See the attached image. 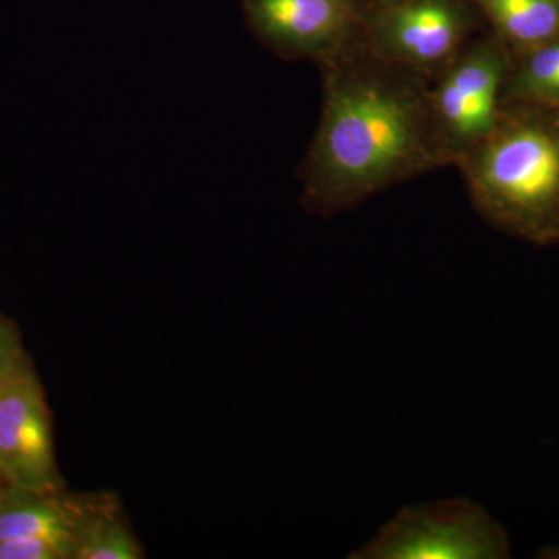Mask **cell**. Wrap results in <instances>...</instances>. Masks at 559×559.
I'll return each mask as SVG.
<instances>
[{
  "mask_svg": "<svg viewBox=\"0 0 559 559\" xmlns=\"http://www.w3.org/2000/svg\"><path fill=\"white\" fill-rule=\"evenodd\" d=\"M246 24L283 60L320 64L362 40V0H242Z\"/></svg>",
  "mask_w": 559,
  "mask_h": 559,
  "instance_id": "cell-6",
  "label": "cell"
},
{
  "mask_svg": "<svg viewBox=\"0 0 559 559\" xmlns=\"http://www.w3.org/2000/svg\"><path fill=\"white\" fill-rule=\"evenodd\" d=\"M455 167L495 229L536 246L559 242V109L500 105L487 135Z\"/></svg>",
  "mask_w": 559,
  "mask_h": 559,
  "instance_id": "cell-2",
  "label": "cell"
},
{
  "mask_svg": "<svg viewBox=\"0 0 559 559\" xmlns=\"http://www.w3.org/2000/svg\"><path fill=\"white\" fill-rule=\"evenodd\" d=\"M510 61L559 39V0H471Z\"/></svg>",
  "mask_w": 559,
  "mask_h": 559,
  "instance_id": "cell-9",
  "label": "cell"
},
{
  "mask_svg": "<svg viewBox=\"0 0 559 559\" xmlns=\"http://www.w3.org/2000/svg\"><path fill=\"white\" fill-rule=\"evenodd\" d=\"M2 484V481H0ZM7 491L2 488V485H0V506H2L3 499H5Z\"/></svg>",
  "mask_w": 559,
  "mask_h": 559,
  "instance_id": "cell-15",
  "label": "cell"
},
{
  "mask_svg": "<svg viewBox=\"0 0 559 559\" xmlns=\"http://www.w3.org/2000/svg\"><path fill=\"white\" fill-rule=\"evenodd\" d=\"M510 57L495 33L474 36L430 86V108L452 167L498 120Z\"/></svg>",
  "mask_w": 559,
  "mask_h": 559,
  "instance_id": "cell-5",
  "label": "cell"
},
{
  "mask_svg": "<svg viewBox=\"0 0 559 559\" xmlns=\"http://www.w3.org/2000/svg\"><path fill=\"white\" fill-rule=\"evenodd\" d=\"M366 7L382 5V3L395 2V0H362Z\"/></svg>",
  "mask_w": 559,
  "mask_h": 559,
  "instance_id": "cell-14",
  "label": "cell"
},
{
  "mask_svg": "<svg viewBox=\"0 0 559 559\" xmlns=\"http://www.w3.org/2000/svg\"><path fill=\"white\" fill-rule=\"evenodd\" d=\"M142 547L109 495L83 525L75 559H140Z\"/></svg>",
  "mask_w": 559,
  "mask_h": 559,
  "instance_id": "cell-11",
  "label": "cell"
},
{
  "mask_svg": "<svg viewBox=\"0 0 559 559\" xmlns=\"http://www.w3.org/2000/svg\"><path fill=\"white\" fill-rule=\"evenodd\" d=\"M0 471L10 488L60 489L49 409L24 359L0 374Z\"/></svg>",
  "mask_w": 559,
  "mask_h": 559,
  "instance_id": "cell-7",
  "label": "cell"
},
{
  "mask_svg": "<svg viewBox=\"0 0 559 559\" xmlns=\"http://www.w3.org/2000/svg\"><path fill=\"white\" fill-rule=\"evenodd\" d=\"M477 14L471 0H395L367 7L362 40L380 60L433 81L476 36Z\"/></svg>",
  "mask_w": 559,
  "mask_h": 559,
  "instance_id": "cell-4",
  "label": "cell"
},
{
  "mask_svg": "<svg viewBox=\"0 0 559 559\" xmlns=\"http://www.w3.org/2000/svg\"><path fill=\"white\" fill-rule=\"evenodd\" d=\"M500 105L559 109V39L510 62Z\"/></svg>",
  "mask_w": 559,
  "mask_h": 559,
  "instance_id": "cell-10",
  "label": "cell"
},
{
  "mask_svg": "<svg viewBox=\"0 0 559 559\" xmlns=\"http://www.w3.org/2000/svg\"><path fill=\"white\" fill-rule=\"evenodd\" d=\"M0 481H5L3 480L2 471H0Z\"/></svg>",
  "mask_w": 559,
  "mask_h": 559,
  "instance_id": "cell-16",
  "label": "cell"
},
{
  "mask_svg": "<svg viewBox=\"0 0 559 559\" xmlns=\"http://www.w3.org/2000/svg\"><path fill=\"white\" fill-rule=\"evenodd\" d=\"M318 66L322 117L297 171L308 213L330 218L452 167L430 108L432 80L380 60L364 40Z\"/></svg>",
  "mask_w": 559,
  "mask_h": 559,
  "instance_id": "cell-1",
  "label": "cell"
},
{
  "mask_svg": "<svg viewBox=\"0 0 559 559\" xmlns=\"http://www.w3.org/2000/svg\"><path fill=\"white\" fill-rule=\"evenodd\" d=\"M0 506V540L53 539L76 554L81 530L103 496H61L57 491L10 488Z\"/></svg>",
  "mask_w": 559,
  "mask_h": 559,
  "instance_id": "cell-8",
  "label": "cell"
},
{
  "mask_svg": "<svg viewBox=\"0 0 559 559\" xmlns=\"http://www.w3.org/2000/svg\"><path fill=\"white\" fill-rule=\"evenodd\" d=\"M22 359L20 341L5 320L0 319V374Z\"/></svg>",
  "mask_w": 559,
  "mask_h": 559,
  "instance_id": "cell-13",
  "label": "cell"
},
{
  "mask_svg": "<svg viewBox=\"0 0 559 559\" xmlns=\"http://www.w3.org/2000/svg\"><path fill=\"white\" fill-rule=\"evenodd\" d=\"M507 530L479 503L465 498L403 507L352 559H503Z\"/></svg>",
  "mask_w": 559,
  "mask_h": 559,
  "instance_id": "cell-3",
  "label": "cell"
},
{
  "mask_svg": "<svg viewBox=\"0 0 559 559\" xmlns=\"http://www.w3.org/2000/svg\"><path fill=\"white\" fill-rule=\"evenodd\" d=\"M0 559H75V550L53 539L0 540Z\"/></svg>",
  "mask_w": 559,
  "mask_h": 559,
  "instance_id": "cell-12",
  "label": "cell"
}]
</instances>
